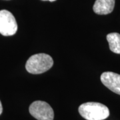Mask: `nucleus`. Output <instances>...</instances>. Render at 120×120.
<instances>
[{"label":"nucleus","mask_w":120,"mask_h":120,"mask_svg":"<svg viewBox=\"0 0 120 120\" xmlns=\"http://www.w3.org/2000/svg\"><path fill=\"white\" fill-rule=\"evenodd\" d=\"M109 49L112 52L120 54V34L118 33H111L107 35Z\"/></svg>","instance_id":"7"},{"label":"nucleus","mask_w":120,"mask_h":120,"mask_svg":"<svg viewBox=\"0 0 120 120\" xmlns=\"http://www.w3.org/2000/svg\"><path fill=\"white\" fill-rule=\"evenodd\" d=\"M101 81L109 90L120 95V75L114 72L106 71L101 75Z\"/></svg>","instance_id":"5"},{"label":"nucleus","mask_w":120,"mask_h":120,"mask_svg":"<svg viewBox=\"0 0 120 120\" xmlns=\"http://www.w3.org/2000/svg\"><path fill=\"white\" fill-rule=\"evenodd\" d=\"M79 113L87 120H103L109 116L107 106L98 102H87L79 107Z\"/></svg>","instance_id":"1"},{"label":"nucleus","mask_w":120,"mask_h":120,"mask_svg":"<svg viewBox=\"0 0 120 120\" xmlns=\"http://www.w3.org/2000/svg\"><path fill=\"white\" fill-rule=\"evenodd\" d=\"M30 114L38 120H53L54 112L52 107L43 101H35L30 105Z\"/></svg>","instance_id":"3"},{"label":"nucleus","mask_w":120,"mask_h":120,"mask_svg":"<svg viewBox=\"0 0 120 120\" xmlns=\"http://www.w3.org/2000/svg\"><path fill=\"white\" fill-rule=\"evenodd\" d=\"M17 30V22L13 14L8 10L0 11V34L4 36L14 35Z\"/></svg>","instance_id":"4"},{"label":"nucleus","mask_w":120,"mask_h":120,"mask_svg":"<svg viewBox=\"0 0 120 120\" xmlns=\"http://www.w3.org/2000/svg\"><path fill=\"white\" fill-rule=\"evenodd\" d=\"M43 1H54L56 0H43Z\"/></svg>","instance_id":"9"},{"label":"nucleus","mask_w":120,"mask_h":120,"mask_svg":"<svg viewBox=\"0 0 120 120\" xmlns=\"http://www.w3.org/2000/svg\"><path fill=\"white\" fill-rule=\"evenodd\" d=\"M53 65V60L45 53H38L31 56L26 64V70L32 74H40L48 71Z\"/></svg>","instance_id":"2"},{"label":"nucleus","mask_w":120,"mask_h":120,"mask_svg":"<svg viewBox=\"0 0 120 120\" xmlns=\"http://www.w3.org/2000/svg\"><path fill=\"white\" fill-rule=\"evenodd\" d=\"M2 112H3V107H2L1 102V101H0V115L2 113Z\"/></svg>","instance_id":"8"},{"label":"nucleus","mask_w":120,"mask_h":120,"mask_svg":"<svg viewBox=\"0 0 120 120\" xmlns=\"http://www.w3.org/2000/svg\"><path fill=\"white\" fill-rule=\"evenodd\" d=\"M115 6V0H96L94 5V11L99 15L112 13Z\"/></svg>","instance_id":"6"}]
</instances>
